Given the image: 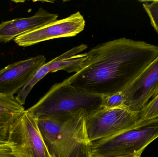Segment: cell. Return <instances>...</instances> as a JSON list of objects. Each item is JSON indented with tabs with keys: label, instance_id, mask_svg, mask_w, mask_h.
<instances>
[{
	"label": "cell",
	"instance_id": "1",
	"mask_svg": "<svg viewBox=\"0 0 158 157\" xmlns=\"http://www.w3.org/2000/svg\"><path fill=\"white\" fill-rule=\"evenodd\" d=\"M77 73L66 78L84 92L106 96L122 92L158 56V46L121 38L85 53Z\"/></svg>",
	"mask_w": 158,
	"mask_h": 157
},
{
	"label": "cell",
	"instance_id": "2",
	"mask_svg": "<svg viewBox=\"0 0 158 157\" xmlns=\"http://www.w3.org/2000/svg\"><path fill=\"white\" fill-rule=\"evenodd\" d=\"M82 110L72 113L42 116L38 124L52 157H94Z\"/></svg>",
	"mask_w": 158,
	"mask_h": 157
},
{
	"label": "cell",
	"instance_id": "15",
	"mask_svg": "<svg viewBox=\"0 0 158 157\" xmlns=\"http://www.w3.org/2000/svg\"><path fill=\"white\" fill-rule=\"evenodd\" d=\"M141 120H149L158 117V95L150 100L140 112Z\"/></svg>",
	"mask_w": 158,
	"mask_h": 157
},
{
	"label": "cell",
	"instance_id": "12",
	"mask_svg": "<svg viewBox=\"0 0 158 157\" xmlns=\"http://www.w3.org/2000/svg\"><path fill=\"white\" fill-rule=\"evenodd\" d=\"M25 111L15 96L0 94V115L19 116Z\"/></svg>",
	"mask_w": 158,
	"mask_h": 157
},
{
	"label": "cell",
	"instance_id": "3",
	"mask_svg": "<svg viewBox=\"0 0 158 157\" xmlns=\"http://www.w3.org/2000/svg\"><path fill=\"white\" fill-rule=\"evenodd\" d=\"M102 96L80 90L65 79L53 85L37 103L27 111L37 119L82 110L90 114L102 108Z\"/></svg>",
	"mask_w": 158,
	"mask_h": 157
},
{
	"label": "cell",
	"instance_id": "11",
	"mask_svg": "<svg viewBox=\"0 0 158 157\" xmlns=\"http://www.w3.org/2000/svg\"><path fill=\"white\" fill-rule=\"evenodd\" d=\"M58 17V14L40 7L32 16L4 21L0 24V42H9L19 35L56 21Z\"/></svg>",
	"mask_w": 158,
	"mask_h": 157
},
{
	"label": "cell",
	"instance_id": "16",
	"mask_svg": "<svg viewBox=\"0 0 158 157\" xmlns=\"http://www.w3.org/2000/svg\"><path fill=\"white\" fill-rule=\"evenodd\" d=\"M19 116L0 115V143H6L9 127Z\"/></svg>",
	"mask_w": 158,
	"mask_h": 157
},
{
	"label": "cell",
	"instance_id": "13",
	"mask_svg": "<svg viewBox=\"0 0 158 157\" xmlns=\"http://www.w3.org/2000/svg\"><path fill=\"white\" fill-rule=\"evenodd\" d=\"M103 96L102 107L108 108L125 107V98L123 92H117Z\"/></svg>",
	"mask_w": 158,
	"mask_h": 157
},
{
	"label": "cell",
	"instance_id": "5",
	"mask_svg": "<svg viewBox=\"0 0 158 157\" xmlns=\"http://www.w3.org/2000/svg\"><path fill=\"white\" fill-rule=\"evenodd\" d=\"M6 144L15 157H52L38 124V119L25 110L11 124Z\"/></svg>",
	"mask_w": 158,
	"mask_h": 157
},
{
	"label": "cell",
	"instance_id": "4",
	"mask_svg": "<svg viewBox=\"0 0 158 157\" xmlns=\"http://www.w3.org/2000/svg\"><path fill=\"white\" fill-rule=\"evenodd\" d=\"M158 138V117L141 120L135 126L92 143L94 157H141L148 145Z\"/></svg>",
	"mask_w": 158,
	"mask_h": 157
},
{
	"label": "cell",
	"instance_id": "9",
	"mask_svg": "<svg viewBox=\"0 0 158 157\" xmlns=\"http://www.w3.org/2000/svg\"><path fill=\"white\" fill-rule=\"evenodd\" d=\"M87 48L86 45L81 44L45 63L36 71L31 79L18 93L15 97L16 100L23 106L27 96L34 86L49 73L59 70H64L68 73H77L81 69V64L85 56V53H79L85 50Z\"/></svg>",
	"mask_w": 158,
	"mask_h": 157
},
{
	"label": "cell",
	"instance_id": "10",
	"mask_svg": "<svg viewBox=\"0 0 158 157\" xmlns=\"http://www.w3.org/2000/svg\"><path fill=\"white\" fill-rule=\"evenodd\" d=\"M45 61L44 55H38L13 63L0 70V94H18Z\"/></svg>",
	"mask_w": 158,
	"mask_h": 157
},
{
	"label": "cell",
	"instance_id": "8",
	"mask_svg": "<svg viewBox=\"0 0 158 157\" xmlns=\"http://www.w3.org/2000/svg\"><path fill=\"white\" fill-rule=\"evenodd\" d=\"M125 98V107L140 112L151 100L158 95V56L122 91Z\"/></svg>",
	"mask_w": 158,
	"mask_h": 157
},
{
	"label": "cell",
	"instance_id": "6",
	"mask_svg": "<svg viewBox=\"0 0 158 157\" xmlns=\"http://www.w3.org/2000/svg\"><path fill=\"white\" fill-rule=\"evenodd\" d=\"M141 120L140 112L126 107H102L86 116L88 136L92 143L108 138L134 127Z\"/></svg>",
	"mask_w": 158,
	"mask_h": 157
},
{
	"label": "cell",
	"instance_id": "7",
	"mask_svg": "<svg viewBox=\"0 0 158 157\" xmlns=\"http://www.w3.org/2000/svg\"><path fill=\"white\" fill-rule=\"evenodd\" d=\"M85 24L83 16L77 12L19 35L14 40L18 46L26 47L53 39L73 37L83 30Z\"/></svg>",
	"mask_w": 158,
	"mask_h": 157
},
{
	"label": "cell",
	"instance_id": "17",
	"mask_svg": "<svg viewBox=\"0 0 158 157\" xmlns=\"http://www.w3.org/2000/svg\"><path fill=\"white\" fill-rule=\"evenodd\" d=\"M0 157H15L6 143H0Z\"/></svg>",
	"mask_w": 158,
	"mask_h": 157
},
{
	"label": "cell",
	"instance_id": "14",
	"mask_svg": "<svg viewBox=\"0 0 158 157\" xmlns=\"http://www.w3.org/2000/svg\"><path fill=\"white\" fill-rule=\"evenodd\" d=\"M145 11L148 15L150 23L158 34V0L142 1Z\"/></svg>",
	"mask_w": 158,
	"mask_h": 157
},
{
	"label": "cell",
	"instance_id": "18",
	"mask_svg": "<svg viewBox=\"0 0 158 157\" xmlns=\"http://www.w3.org/2000/svg\"></svg>",
	"mask_w": 158,
	"mask_h": 157
}]
</instances>
